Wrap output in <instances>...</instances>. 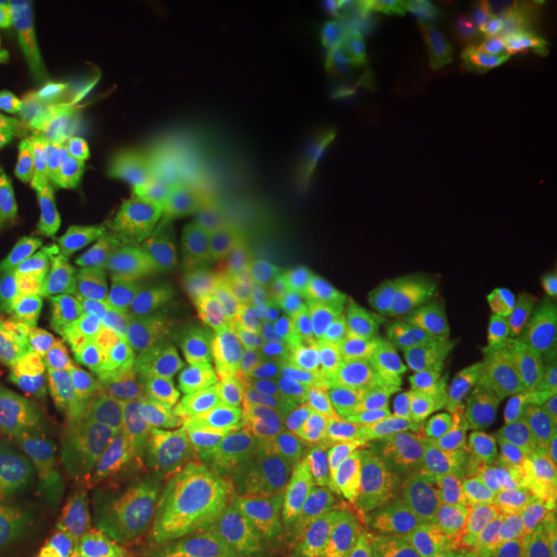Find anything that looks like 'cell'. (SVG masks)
Masks as SVG:
<instances>
[{
  "label": "cell",
  "instance_id": "obj_1",
  "mask_svg": "<svg viewBox=\"0 0 557 557\" xmlns=\"http://www.w3.org/2000/svg\"><path fill=\"white\" fill-rule=\"evenodd\" d=\"M28 16L38 40V78L53 102L60 139L90 218L106 239L127 245L143 233V223L109 124L94 3L44 0L28 3Z\"/></svg>",
  "mask_w": 557,
  "mask_h": 557
},
{
  "label": "cell",
  "instance_id": "obj_2",
  "mask_svg": "<svg viewBox=\"0 0 557 557\" xmlns=\"http://www.w3.org/2000/svg\"><path fill=\"white\" fill-rule=\"evenodd\" d=\"M325 527L397 557L434 555L465 530L437 471L397 453L362 456L341 471L325 502Z\"/></svg>",
  "mask_w": 557,
  "mask_h": 557
},
{
  "label": "cell",
  "instance_id": "obj_3",
  "mask_svg": "<svg viewBox=\"0 0 557 557\" xmlns=\"http://www.w3.org/2000/svg\"><path fill=\"white\" fill-rule=\"evenodd\" d=\"M230 332L199 317H152L124 362L109 399L131 406L143 424L196 431L230 384Z\"/></svg>",
  "mask_w": 557,
  "mask_h": 557
},
{
  "label": "cell",
  "instance_id": "obj_4",
  "mask_svg": "<svg viewBox=\"0 0 557 557\" xmlns=\"http://www.w3.org/2000/svg\"><path fill=\"white\" fill-rule=\"evenodd\" d=\"M152 317L159 313H143L121 300L109 276L81 278L65 300V325L57 338L65 357L62 366L84 387L109 394Z\"/></svg>",
  "mask_w": 557,
  "mask_h": 557
},
{
  "label": "cell",
  "instance_id": "obj_5",
  "mask_svg": "<svg viewBox=\"0 0 557 557\" xmlns=\"http://www.w3.org/2000/svg\"><path fill=\"white\" fill-rule=\"evenodd\" d=\"M87 418L97 434L102 486V518L94 557H137L146 552L139 505L146 424L121 399H102L97 409L87 412Z\"/></svg>",
  "mask_w": 557,
  "mask_h": 557
},
{
  "label": "cell",
  "instance_id": "obj_6",
  "mask_svg": "<svg viewBox=\"0 0 557 557\" xmlns=\"http://www.w3.org/2000/svg\"><path fill=\"white\" fill-rule=\"evenodd\" d=\"M255 511V486L214 471L193 443L189 474L164 545L171 557H233Z\"/></svg>",
  "mask_w": 557,
  "mask_h": 557
},
{
  "label": "cell",
  "instance_id": "obj_7",
  "mask_svg": "<svg viewBox=\"0 0 557 557\" xmlns=\"http://www.w3.org/2000/svg\"><path fill=\"white\" fill-rule=\"evenodd\" d=\"M102 518L100 453L87 412L69 418L57 434L53 483L44 505V523L69 548H94Z\"/></svg>",
  "mask_w": 557,
  "mask_h": 557
},
{
  "label": "cell",
  "instance_id": "obj_8",
  "mask_svg": "<svg viewBox=\"0 0 557 557\" xmlns=\"http://www.w3.org/2000/svg\"><path fill=\"white\" fill-rule=\"evenodd\" d=\"M196 431L146 424L143 434V480H139V505H143V533L164 552L180 493L189 474Z\"/></svg>",
  "mask_w": 557,
  "mask_h": 557
},
{
  "label": "cell",
  "instance_id": "obj_9",
  "mask_svg": "<svg viewBox=\"0 0 557 557\" xmlns=\"http://www.w3.org/2000/svg\"><path fill=\"white\" fill-rule=\"evenodd\" d=\"M201 458L226 478L255 483L270 471V446L260 424L236 409H214L196 428Z\"/></svg>",
  "mask_w": 557,
  "mask_h": 557
},
{
  "label": "cell",
  "instance_id": "obj_10",
  "mask_svg": "<svg viewBox=\"0 0 557 557\" xmlns=\"http://www.w3.org/2000/svg\"><path fill=\"white\" fill-rule=\"evenodd\" d=\"M193 267H196V255L146 248L131 263H124L115 276H109V285L131 307H137L143 313H159L161 300H168L177 292L189 278Z\"/></svg>",
  "mask_w": 557,
  "mask_h": 557
},
{
  "label": "cell",
  "instance_id": "obj_11",
  "mask_svg": "<svg viewBox=\"0 0 557 557\" xmlns=\"http://www.w3.org/2000/svg\"><path fill=\"white\" fill-rule=\"evenodd\" d=\"M65 325V300L40 278L25 273H0V329L32 341L60 338Z\"/></svg>",
  "mask_w": 557,
  "mask_h": 557
},
{
  "label": "cell",
  "instance_id": "obj_12",
  "mask_svg": "<svg viewBox=\"0 0 557 557\" xmlns=\"http://www.w3.org/2000/svg\"><path fill=\"white\" fill-rule=\"evenodd\" d=\"M81 387L84 384L60 362L0 341V394H20L62 406L72 403Z\"/></svg>",
  "mask_w": 557,
  "mask_h": 557
},
{
  "label": "cell",
  "instance_id": "obj_13",
  "mask_svg": "<svg viewBox=\"0 0 557 557\" xmlns=\"http://www.w3.org/2000/svg\"><path fill=\"white\" fill-rule=\"evenodd\" d=\"M35 75H38V40L25 7V13L0 16V81L28 84Z\"/></svg>",
  "mask_w": 557,
  "mask_h": 557
},
{
  "label": "cell",
  "instance_id": "obj_14",
  "mask_svg": "<svg viewBox=\"0 0 557 557\" xmlns=\"http://www.w3.org/2000/svg\"><path fill=\"white\" fill-rule=\"evenodd\" d=\"M523 552H530V548H520V545L508 542V539L465 527L449 545H443L440 552L428 557H523Z\"/></svg>",
  "mask_w": 557,
  "mask_h": 557
},
{
  "label": "cell",
  "instance_id": "obj_15",
  "mask_svg": "<svg viewBox=\"0 0 557 557\" xmlns=\"http://www.w3.org/2000/svg\"><path fill=\"white\" fill-rule=\"evenodd\" d=\"M44 406L35 397H20V394H0V446L20 437L22 431L35 421L38 409Z\"/></svg>",
  "mask_w": 557,
  "mask_h": 557
},
{
  "label": "cell",
  "instance_id": "obj_16",
  "mask_svg": "<svg viewBox=\"0 0 557 557\" xmlns=\"http://www.w3.org/2000/svg\"><path fill=\"white\" fill-rule=\"evenodd\" d=\"M0 557H38L32 539L22 530L7 502H0Z\"/></svg>",
  "mask_w": 557,
  "mask_h": 557
},
{
  "label": "cell",
  "instance_id": "obj_17",
  "mask_svg": "<svg viewBox=\"0 0 557 557\" xmlns=\"http://www.w3.org/2000/svg\"><path fill=\"white\" fill-rule=\"evenodd\" d=\"M22 168H25V161H22L20 152L0 156V186H10V183L22 174Z\"/></svg>",
  "mask_w": 557,
  "mask_h": 557
},
{
  "label": "cell",
  "instance_id": "obj_18",
  "mask_svg": "<svg viewBox=\"0 0 557 557\" xmlns=\"http://www.w3.org/2000/svg\"><path fill=\"white\" fill-rule=\"evenodd\" d=\"M523 557H557L555 552H542V548H530V552H523Z\"/></svg>",
  "mask_w": 557,
  "mask_h": 557
},
{
  "label": "cell",
  "instance_id": "obj_19",
  "mask_svg": "<svg viewBox=\"0 0 557 557\" xmlns=\"http://www.w3.org/2000/svg\"><path fill=\"white\" fill-rule=\"evenodd\" d=\"M137 557H152V555H149V552H143V555H137Z\"/></svg>",
  "mask_w": 557,
  "mask_h": 557
}]
</instances>
